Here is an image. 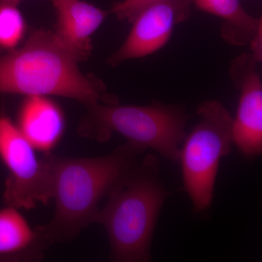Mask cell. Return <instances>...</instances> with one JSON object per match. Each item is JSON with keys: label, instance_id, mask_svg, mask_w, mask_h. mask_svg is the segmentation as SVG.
<instances>
[{"label": "cell", "instance_id": "obj_8", "mask_svg": "<svg viewBox=\"0 0 262 262\" xmlns=\"http://www.w3.org/2000/svg\"><path fill=\"white\" fill-rule=\"evenodd\" d=\"M252 53H243L230 67V75L239 90L238 107L232 119V142L241 154L254 158L262 151V84Z\"/></svg>", "mask_w": 262, "mask_h": 262}, {"label": "cell", "instance_id": "obj_15", "mask_svg": "<svg viewBox=\"0 0 262 262\" xmlns=\"http://www.w3.org/2000/svg\"><path fill=\"white\" fill-rule=\"evenodd\" d=\"M21 0H0V5L11 4L18 5Z\"/></svg>", "mask_w": 262, "mask_h": 262}, {"label": "cell", "instance_id": "obj_9", "mask_svg": "<svg viewBox=\"0 0 262 262\" xmlns=\"http://www.w3.org/2000/svg\"><path fill=\"white\" fill-rule=\"evenodd\" d=\"M56 12L55 37L80 61L93 49L91 35L101 25L108 12L83 0H52Z\"/></svg>", "mask_w": 262, "mask_h": 262}, {"label": "cell", "instance_id": "obj_10", "mask_svg": "<svg viewBox=\"0 0 262 262\" xmlns=\"http://www.w3.org/2000/svg\"><path fill=\"white\" fill-rule=\"evenodd\" d=\"M17 127L37 151L51 152L65 130V116L48 96H26L17 115Z\"/></svg>", "mask_w": 262, "mask_h": 262}, {"label": "cell", "instance_id": "obj_14", "mask_svg": "<svg viewBox=\"0 0 262 262\" xmlns=\"http://www.w3.org/2000/svg\"><path fill=\"white\" fill-rule=\"evenodd\" d=\"M161 0H122L113 5L111 12L119 20L132 23L141 10Z\"/></svg>", "mask_w": 262, "mask_h": 262}, {"label": "cell", "instance_id": "obj_4", "mask_svg": "<svg viewBox=\"0 0 262 262\" xmlns=\"http://www.w3.org/2000/svg\"><path fill=\"white\" fill-rule=\"evenodd\" d=\"M87 108L78 128L82 137L106 142L116 133L131 145L154 149L169 160L179 161L189 118L182 107L155 102L149 106L96 103Z\"/></svg>", "mask_w": 262, "mask_h": 262}, {"label": "cell", "instance_id": "obj_1", "mask_svg": "<svg viewBox=\"0 0 262 262\" xmlns=\"http://www.w3.org/2000/svg\"><path fill=\"white\" fill-rule=\"evenodd\" d=\"M144 150L125 143L112 154L68 158L49 153L54 216L41 225L48 245L69 242L95 223L99 203L128 175Z\"/></svg>", "mask_w": 262, "mask_h": 262}, {"label": "cell", "instance_id": "obj_3", "mask_svg": "<svg viewBox=\"0 0 262 262\" xmlns=\"http://www.w3.org/2000/svg\"><path fill=\"white\" fill-rule=\"evenodd\" d=\"M169 193L160 178L159 162L146 155L108 194L95 223L107 234L115 262L151 259V241L160 210Z\"/></svg>", "mask_w": 262, "mask_h": 262}, {"label": "cell", "instance_id": "obj_11", "mask_svg": "<svg viewBox=\"0 0 262 262\" xmlns=\"http://www.w3.org/2000/svg\"><path fill=\"white\" fill-rule=\"evenodd\" d=\"M49 246L40 225L32 228L14 207L0 209V262L40 261Z\"/></svg>", "mask_w": 262, "mask_h": 262}, {"label": "cell", "instance_id": "obj_6", "mask_svg": "<svg viewBox=\"0 0 262 262\" xmlns=\"http://www.w3.org/2000/svg\"><path fill=\"white\" fill-rule=\"evenodd\" d=\"M0 160L8 171L5 182V206L31 210L52 200L49 153L37 150L5 115L0 116Z\"/></svg>", "mask_w": 262, "mask_h": 262}, {"label": "cell", "instance_id": "obj_7", "mask_svg": "<svg viewBox=\"0 0 262 262\" xmlns=\"http://www.w3.org/2000/svg\"><path fill=\"white\" fill-rule=\"evenodd\" d=\"M192 0H161L146 7L134 19L130 34L108 59L113 67L159 51L176 26L189 18Z\"/></svg>", "mask_w": 262, "mask_h": 262}, {"label": "cell", "instance_id": "obj_2", "mask_svg": "<svg viewBox=\"0 0 262 262\" xmlns=\"http://www.w3.org/2000/svg\"><path fill=\"white\" fill-rule=\"evenodd\" d=\"M79 62L53 32L34 31L21 48L0 56V94L63 96L86 106L118 103L102 81L81 72Z\"/></svg>", "mask_w": 262, "mask_h": 262}, {"label": "cell", "instance_id": "obj_13", "mask_svg": "<svg viewBox=\"0 0 262 262\" xmlns=\"http://www.w3.org/2000/svg\"><path fill=\"white\" fill-rule=\"evenodd\" d=\"M26 21L18 5H0V51L15 49L23 39Z\"/></svg>", "mask_w": 262, "mask_h": 262}, {"label": "cell", "instance_id": "obj_5", "mask_svg": "<svg viewBox=\"0 0 262 262\" xmlns=\"http://www.w3.org/2000/svg\"><path fill=\"white\" fill-rule=\"evenodd\" d=\"M199 121L186 136L180 150L184 189L196 213L211 206L221 160L232 150V117L220 102H203L196 110Z\"/></svg>", "mask_w": 262, "mask_h": 262}, {"label": "cell", "instance_id": "obj_12", "mask_svg": "<svg viewBox=\"0 0 262 262\" xmlns=\"http://www.w3.org/2000/svg\"><path fill=\"white\" fill-rule=\"evenodd\" d=\"M200 10L220 17L223 20L222 37L234 46L251 44L261 32V19L248 13L239 0H192Z\"/></svg>", "mask_w": 262, "mask_h": 262}]
</instances>
